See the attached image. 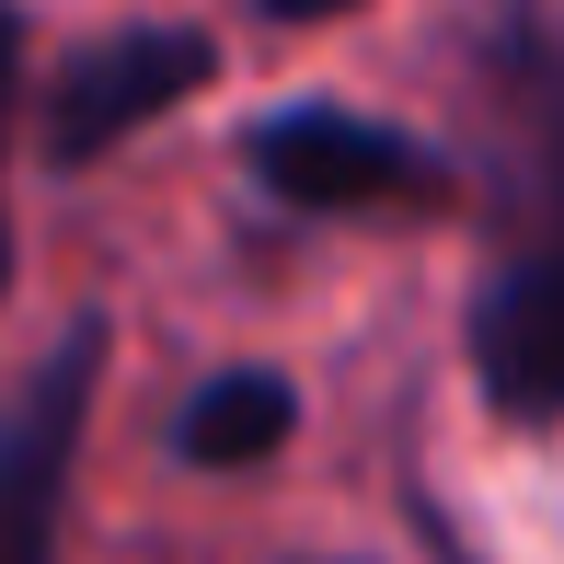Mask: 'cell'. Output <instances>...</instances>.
Wrapping results in <instances>:
<instances>
[{"instance_id": "6da1fadb", "label": "cell", "mask_w": 564, "mask_h": 564, "mask_svg": "<svg viewBox=\"0 0 564 564\" xmlns=\"http://www.w3.org/2000/svg\"><path fill=\"white\" fill-rule=\"evenodd\" d=\"M93 380H105V323H69V335L23 369V392L0 403V564H58L69 460H82V426H93Z\"/></svg>"}, {"instance_id": "7a4b0ae2", "label": "cell", "mask_w": 564, "mask_h": 564, "mask_svg": "<svg viewBox=\"0 0 564 564\" xmlns=\"http://www.w3.org/2000/svg\"><path fill=\"white\" fill-rule=\"evenodd\" d=\"M242 162L289 208H426V196H449V162L426 139H403L380 116H346V105H276L242 139Z\"/></svg>"}, {"instance_id": "3957f363", "label": "cell", "mask_w": 564, "mask_h": 564, "mask_svg": "<svg viewBox=\"0 0 564 564\" xmlns=\"http://www.w3.org/2000/svg\"><path fill=\"white\" fill-rule=\"evenodd\" d=\"M208 82H219V46L196 35V23H127V35L82 46V58L58 69V93H46V162L58 173L105 162L116 139H139L150 116H173Z\"/></svg>"}, {"instance_id": "277c9868", "label": "cell", "mask_w": 564, "mask_h": 564, "mask_svg": "<svg viewBox=\"0 0 564 564\" xmlns=\"http://www.w3.org/2000/svg\"><path fill=\"white\" fill-rule=\"evenodd\" d=\"M473 380L507 426L564 415V242H530L496 265V289L473 300Z\"/></svg>"}, {"instance_id": "5b68a950", "label": "cell", "mask_w": 564, "mask_h": 564, "mask_svg": "<svg viewBox=\"0 0 564 564\" xmlns=\"http://www.w3.org/2000/svg\"><path fill=\"white\" fill-rule=\"evenodd\" d=\"M496 93H507V196L542 219V242H564V12L507 35Z\"/></svg>"}, {"instance_id": "8992f818", "label": "cell", "mask_w": 564, "mask_h": 564, "mask_svg": "<svg viewBox=\"0 0 564 564\" xmlns=\"http://www.w3.org/2000/svg\"><path fill=\"white\" fill-rule=\"evenodd\" d=\"M300 426V380L289 369H219L208 392H185V415H173V449L196 460V473H253V460H276Z\"/></svg>"}, {"instance_id": "52a82bcc", "label": "cell", "mask_w": 564, "mask_h": 564, "mask_svg": "<svg viewBox=\"0 0 564 564\" xmlns=\"http://www.w3.org/2000/svg\"><path fill=\"white\" fill-rule=\"evenodd\" d=\"M12 116H23V12L0 0V173H12ZM0 289H12V185H0Z\"/></svg>"}, {"instance_id": "ba28073f", "label": "cell", "mask_w": 564, "mask_h": 564, "mask_svg": "<svg viewBox=\"0 0 564 564\" xmlns=\"http://www.w3.org/2000/svg\"><path fill=\"white\" fill-rule=\"evenodd\" d=\"M253 12H276V23H323V12H346V0H253Z\"/></svg>"}]
</instances>
